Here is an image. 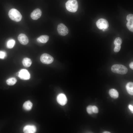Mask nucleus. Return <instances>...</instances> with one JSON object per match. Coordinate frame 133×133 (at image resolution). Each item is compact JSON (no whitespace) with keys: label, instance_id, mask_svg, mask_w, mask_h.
I'll use <instances>...</instances> for the list:
<instances>
[{"label":"nucleus","instance_id":"obj_1","mask_svg":"<svg viewBox=\"0 0 133 133\" xmlns=\"http://www.w3.org/2000/svg\"><path fill=\"white\" fill-rule=\"evenodd\" d=\"M8 14L11 19L16 22L20 21L22 18V16L20 12L15 9L12 8L10 9Z\"/></svg>","mask_w":133,"mask_h":133},{"label":"nucleus","instance_id":"obj_2","mask_svg":"<svg viewBox=\"0 0 133 133\" xmlns=\"http://www.w3.org/2000/svg\"><path fill=\"white\" fill-rule=\"evenodd\" d=\"M111 70L113 72L121 74H124L128 72L127 68L121 64H115L111 67Z\"/></svg>","mask_w":133,"mask_h":133},{"label":"nucleus","instance_id":"obj_3","mask_svg":"<svg viewBox=\"0 0 133 133\" xmlns=\"http://www.w3.org/2000/svg\"><path fill=\"white\" fill-rule=\"evenodd\" d=\"M67 10L69 12L74 13L77 10L78 4L76 0H68L66 3Z\"/></svg>","mask_w":133,"mask_h":133},{"label":"nucleus","instance_id":"obj_4","mask_svg":"<svg viewBox=\"0 0 133 133\" xmlns=\"http://www.w3.org/2000/svg\"><path fill=\"white\" fill-rule=\"evenodd\" d=\"M40 60L43 63L49 64L53 62L54 59L53 57L50 55L44 53L42 54L41 56Z\"/></svg>","mask_w":133,"mask_h":133},{"label":"nucleus","instance_id":"obj_5","mask_svg":"<svg viewBox=\"0 0 133 133\" xmlns=\"http://www.w3.org/2000/svg\"><path fill=\"white\" fill-rule=\"evenodd\" d=\"M96 25L98 28L101 30H105L109 27V23L107 21L103 18L98 19L96 22Z\"/></svg>","mask_w":133,"mask_h":133},{"label":"nucleus","instance_id":"obj_6","mask_svg":"<svg viewBox=\"0 0 133 133\" xmlns=\"http://www.w3.org/2000/svg\"><path fill=\"white\" fill-rule=\"evenodd\" d=\"M57 31L58 34L61 36H64L68 33V30L67 27L63 24L61 23L58 25Z\"/></svg>","mask_w":133,"mask_h":133},{"label":"nucleus","instance_id":"obj_7","mask_svg":"<svg viewBox=\"0 0 133 133\" xmlns=\"http://www.w3.org/2000/svg\"><path fill=\"white\" fill-rule=\"evenodd\" d=\"M18 76L21 79L27 80L30 78V74L28 71L26 69L21 70L18 73Z\"/></svg>","mask_w":133,"mask_h":133},{"label":"nucleus","instance_id":"obj_8","mask_svg":"<svg viewBox=\"0 0 133 133\" xmlns=\"http://www.w3.org/2000/svg\"><path fill=\"white\" fill-rule=\"evenodd\" d=\"M57 100L59 104L62 106H63L67 103V100L65 95L61 93L57 95Z\"/></svg>","mask_w":133,"mask_h":133},{"label":"nucleus","instance_id":"obj_9","mask_svg":"<svg viewBox=\"0 0 133 133\" xmlns=\"http://www.w3.org/2000/svg\"><path fill=\"white\" fill-rule=\"evenodd\" d=\"M128 22L126 26L128 29L131 31L133 32V15L130 14L128 15L126 17Z\"/></svg>","mask_w":133,"mask_h":133},{"label":"nucleus","instance_id":"obj_10","mask_svg":"<svg viewBox=\"0 0 133 133\" xmlns=\"http://www.w3.org/2000/svg\"><path fill=\"white\" fill-rule=\"evenodd\" d=\"M36 131V128L33 125H27L24 127L23 131L25 133H34Z\"/></svg>","mask_w":133,"mask_h":133},{"label":"nucleus","instance_id":"obj_11","mask_svg":"<svg viewBox=\"0 0 133 133\" xmlns=\"http://www.w3.org/2000/svg\"><path fill=\"white\" fill-rule=\"evenodd\" d=\"M42 15L41 10L37 8L34 10L31 14V17L33 20H36L40 18Z\"/></svg>","mask_w":133,"mask_h":133},{"label":"nucleus","instance_id":"obj_12","mask_svg":"<svg viewBox=\"0 0 133 133\" xmlns=\"http://www.w3.org/2000/svg\"><path fill=\"white\" fill-rule=\"evenodd\" d=\"M18 39L20 43L23 45L27 44L29 42V39L26 35L23 33L20 34L18 36Z\"/></svg>","mask_w":133,"mask_h":133},{"label":"nucleus","instance_id":"obj_13","mask_svg":"<svg viewBox=\"0 0 133 133\" xmlns=\"http://www.w3.org/2000/svg\"><path fill=\"white\" fill-rule=\"evenodd\" d=\"M49 37L46 35H43L40 36L37 39V41L39 43H45L48 40Z\"/></svg>","mask_w":133,"mask_h":133},{"label":"nucleus","instance_id":"obj_14","mask_svg":"<svg viewBox=\"0 0 133 133\" xmlns=\"http://www.w3.org/2000/svg\"><path fill=\"white\" fill-rule=\"evenodd\" d=\"M126 88L128 93L131 95H133V83L132 82L128 83L126 85Z\"/></svg>","mask_w":133,"mask_h":133},{"label":"nucleus","instance_id":"obj_15","mask_svg":"<svg viewBox=\"0 0 133 133\" xmlns=\"http://www.w3.org/2000/svg\"><path fill=\"white\" fill-rule=\"evenodd\" d=\"M33 106V104L29 100L25 102L23 104V107L25 110L29 111L31 109Z\"/></svg>","mask_w":133,"mask_h":133},{"label":"nucleus","instance_id":"obj_16","mask_svg":"<svg viewBox=\"0 0 133 133\" xmlns=\"http://www.w3.org/2000/svg\"><path fill=\"white\" fill-rule=\"evenodd\" d=\"M109 94L111 97L114 99L118 98L119 94L117 91L115 89H112L109 91Z\"/></svg>","mask_w":133,"mask_h":133},{"label":"nucleus","instance_id":"obj_17","mask_svg":"<svg viewBox=\"0 0 133 133\" xmlns=\"http://www.w3.org/2000/svg\"><path fill=\"white\" fill-rule=\"evenodd\" d=\"M23 65L25 67H29L30 66L32 63L31 60L28 58H24L22 60Z\"/></svg>","mask_w":133,"mask_h":133},{"label":"nucleus","instance_id":"obj_18","mask_svg":"<svg viewBox=\"0 0 133 133\" xmlns=\"http://www.w3.org/2000/svg\"><path fill=\"white\" fill-rule=\"evenodd\" d=\"M17 82L16 79L14 77L8 79L6 81L7 84L10 85H12L15 84Z\"/></svg>","mask_w":133,"mask_h":133},{"label":"nucleus","instance_id":"obj_19","mask_svg":"<svg viewBox=\"0 0 133 133\" xmlns=\"http://www.w3.org/2000/svg\"><path fill=\"white\" fill-rule=\"evenodd\" d=\"M15 43V41L13 39H11L9 40L6 43L7 48L9 49L12 48L14 46Z\"/></svg>","mask_w":133,"mask_h":133},{"label":"nucleus","instance_id":"obj_20","mask_svg":"<svg viewBox=\"0 0 133 133\" xmlns=\"http://www.w3.org/2000/svg\"><path fill=\"white\" fill-rule=\"evenodd\" d=\"M122 42L121 38L119 37H117L115 39L114 41V44L115 45H121Z\"/></svg>","mask_w":133,"mask_h":133},{"label":"nucleus","instance_id":"obj_21","mask_svg":"<svg viewBox=\"0 0 133 133\" xmlns=\"http://www.w3.org/2000/svg\"><path fill=\"white\" fill-rule=\"evenodd\" d=\"M86 110L87 113L89 114H92L93 113L92 106L90 105L88 106L86 108Z\"/></svg>","mask_w":133,"mask_h":133},{"label":"nucleus","instance_id":"obj_22","mask_svg":"<svg viewBox=\"0 0 133 133\" xmlns=\"http://www.w3.org/2000/svg\"><path fill=\"white\" fill-rule=\"evenodd\" d=\"M121 47L120 45H115V47L114 49V51L116 52H119L120 49Z\"/></svg>","mask_w":133,"mask_h":133},{"label":"nucleus","instance_id":"obj_23","mask_svg":"<svg viewBox=\"0 0 133 133\" xmlns=\"http://www.w3.org/2000/svg\"><path fill=\"white\" fill-rule=\"evenodd\" d=\"M6 56V53L5 51H0V58L3 59Z\"/></svg>","mask_w":133,"mask_h":133},{"label":"nucleus","instance_id":"obj_24","mask_svg":"<svg viewBox=\"0 0 133 133\" xmlns=\"http://www.w3.org/2000/svg\"><path fill=\"white\" fill-rule=\"evenodd\" d=\"M93 111V113H97L98 112V107L95 106H92Z\"/></svg>","mask_w":133,"mask_h":133},{"label":"nucleus","instance_id":"obj_25","mask_svg":"<svg viewBox=\"0 0 133 133\" xmlns=\"http://www.w3.org/2000/svg\"><path fill=\"white\" fill-rule=\"evenodd\" d=\"M128 107L129 109H130V110L131 111L132 113H133V106L131 104H129L128 106Z\"/></svg>","mask_w":133,"mask_h":133},{"label":"nucleus","instance_id":"obj_26","mask_svg":"<svg viewBox=\"0 0 133 133\" xmlns=\"http://www.w3.org/2000/svg\"><path fill=\"white\" fill-rule=\"evenodd\" d=\"M130 67L132 70L133 69V62H131L129 64Z\"/></svg>","mask_w":133,"mask_h":133},{"label":"nucleus","instance_id":"obj_27","mask_svg":"<svg viewBox=\"0 0 133 133\" xmlns=\"http://www.w3.org/2000/svg\"><path fill=\"white\" fill-rule=\"evenodd\" d=\"M103 133H110V132L108 131H105Z\"/></svg>","mask_w":133,"mask_h":133}]
</instances>
